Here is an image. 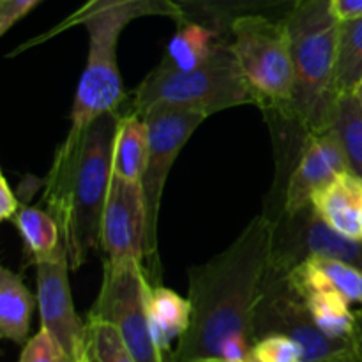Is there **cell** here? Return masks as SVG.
Returning a JSON list of instances; mask_svg holds the SVG:
<instances>
[{
	"instance_id": "32",
	"label": "cell",
	"mask_w": 362,
	"mask_h": 362,
	"mask_svg": "<svg viewBox=\"0 0 362 362\" xmlns=\"http://www.w3.org/2000/svg\"><path fill=\"white\" fill-rule=\"evenodd\" d=\"M191 362H235V361H228L225 357H200V359H194Z\"/></svg>"
},
{
	"instance_id": "11",
	"label": "cell",
	"mask_w": 362,
	"mask_h": 362,
	"mask_svg": "<svg viewBox=\"0 0 362 362\" xmlns=\"http://www.w3.org/2000/svg\"><path fill=\"white\" fill-rule=\"evenodd\" d=\"M350 172L343 145L332 127L308 133L303 141L297 161L290 170L279 194L272 200L279 202V214H296L311 205L315 194L334 182L339 175ZM271 218V219H274Z\"/></svg>"
},
{
	"instance_id": "23",
	"label": "cell",
	"mask_w": 362,
	"mask_h": 362,
	"mask_svg": "<svg viewBox=\"0 0 362 362\" xmlns=\"http://www.w3.org/2000/svg\"><path fill=\"white\" fill-rule=\"evenodd\" d=\"M331 127L341 141L350 172L362 179V106L356 94L339 95Z\"/></svg>"
},
{
	"instance_id": "5",
	"label": "cell",
	"mask_w": 362,
	"mask_h": 362,
	"mask_svg": "<svg viewBox=\"0 0 362 362\" xmlns=\"http://www.w3.org/2000/svg\"><path fill=\"white\" fill-rule=\"evenodd\" d=\"M244 105H257V99L226 39L194 69L156 66L134 88L129 110L144 115L152 108H175L209 117Z\"/></svg>"
},
{
	"instance_id": "24",
	"label": "cell",
	"mask_w": 362,
	"mask_h": 362,
	"mask_svg": "<svg viewBox=\"0 0 362 362\" xmlns=\"http://www.w3.org/2000/svg\"><path fill=\"white\" fill-rule=\"evenodd\" d=\"M87 356L92 362H136L119 329L94 318H87Z\"/></svg>"
},
{
	"instance_id": "18",
	"label": "cell",
	"mask_w": 362,
	"mask_h": 362,
	"mask_svg": "<svg viewBox=\"0 0 362 362\" xmlns=\"http://www.w3.org/2000/svg\"><path fill=\"white\" fill-rule=\"evenodd\" d=\"M226 35L198 21L182 20L177 23L175 34L166 45L161 66L175 71H189L207 62Z\"/></svg>"
},
{
	"instance_id": "7",
	"label": "cell",
	"mask_w": 362,
	"mask_h": 362,
	"mask_svg": "<svg viewBox=\"0 0 362 362\" xmlns=\"http://www.w3.org/2000/svg\"><path fill=\"white\" fill-rule=\"evenodd\" d=\"M283 334L303 349V362H357L354 339H332L320 331L288 272L267 269L253 315V343Z\"/></svg>"
},
{
	"instance_id": "4",
	"label": "cell",
	"mask_w": 362,
	"mask_h": 362,
	"mask_svg": "<svg viewBox=\"0 0 362 362\" xmlns=\"http://www.w3.org/2000/svg\"><path fill=\"white\" fill-rule=\"evenodd\" d=\"M292 42V117L304 133L331 127L336 103L339 18L332 0H300L285 18Z\"/></svg>"
},
{
	"instance_id": "31",
	"label": "cell",
	"mask_w": 362,
	"mask_h": 362,
	"mask_svg": "<svg viewBox=\"0 0 362 362\" xmlns=\"http://www.w3.org/2000/svg\"><path fill=\"white\" fill-rule=\"evenodd\" d=\"M354 349H356V361L362 362V306L356 311V331H354Z\"/></svg>"
},
{
	"instance_id": "26",
	"label": "cell",
	"mask_w": 362,
	"mask_h": 362,
	"mask_svg": "<svg viewBox=\"0 0 362 362\" xmlns=\"http://www.w3.org/2000/svg\"><path fill=\"white\" fill-rule=\"evenodd\" d=\"M251 356L260 362H303V349L288 336L269 334L253 343Z\"/></svg>"
},
{
	"instance_id": "28",
	"label": "cell",
	"mask_w": 362,
	"mask_h": 362,
	"mask_svg": "<svg viewBox=\"0 0 362 362\" xmlns=\"http://www.w3.org/2000/svg\"><path fill=\"white\" fill-rule=\"evenodd\" d=\"M42 0H0V34H6Z\"/></svg>"
},
{
	"instance_id": "15",
	"label": "cell",
	"mask_w": 362,
	"mask_h": 362,
	"mask_svg": "<svg viewBox=\"0 0 362 362\" xmlns=\"http://www.w3.org/2000/svg\"><path fill=\"white\" fill-rule=\"evenodd\" d=\"M182 20L198 21L230 37L232 23L244 16L285 20L300 0H175Z\"/></svg>"
},
{
	"instance_id": "14",
	"label": "cell",
	"mask_w": 362,
	"mask_h": 362,
	"mask_svg": "<svg viewBox=\"0 0 362 362\" xmlns=\"http://www.w3.org/2000/svg\"><path fill=\"white\" fill-rule=\"evenodd\" d=\"M293 283L303 296L315 324L324 334L332 339H352L356 331V311L350 310V303L329 285L313 262L306 258L288 272Z\"/></svg>"
},
{
	"instance_id": "1",
	"label": "cell",
	"mask_w": 362,
	"mask_h": 362,
	"mask_svg": "<svg viewBox=\"0 0 362 362\" xmlns=\"http://www.w3.org/2000/svg\"><path fill=\"white\" fill-rule=\"evenodd\" d=\"M274 221L265 212L221 253L189 276L191 322L170 362L225 357L246 362L253 346V315L271 260Z\"/></svg>"
},
{
	"instance_id": "9",
	"label": "cell",
	"mask_w": 362,
	"mask_h": 362,
	"mask_svg": "<svg viewBox=\"0 0 362 362\" xmlns=\"http://www.w3.org/2000/svg\"><path fill=\"white\" fill-rule=\"evenodd\" d=\"M148 126V158L141 175L145 207L148 219V269L151 281L161 279V262L158 255V223L163 191L177 156L191 138V134L204 124L207 115L175 108H152L141 115Z\"/></svg>"
},
{
	"instance_id": "29",
	"label": "cell",
	"mask_w": 362,
	"mask_h": 362,
	"mask_svg": "<svg viewBox=\"0 0 362 362\" xmlns=\"http://www.w3.org/2000/svg\"><path fill=\"white\" fill-rule=\"evenodd\" d=\"M21 204L18 202L16 194H14L13 187L9 186V180L6 177H0V219L2 221H9L16 216L20 211Z\"/></svg>"
},
{
	"instance_id": "6",
	"label": "cell",
	"mask_w": 362,
	"mask_h": 362,
	"mask_svg": "<svg viewBox=\"0 0 362 362\" xmlns=\"http://www.w3.org/2000/svg\"><path fill=\"white\" fill-rule=\"evenodd\" d=\"M230 46L267 122L297 126L292 117V42L285 20L239 18L230 28Z\"/></svg>"
},
{
	"instance_id": "35",
	"label": "cell",
	"mask_w": 362,
	"mask_h": 362,
	"mask_svg": "<svg viewBox=\"0 0 362 362\" xmlns=\"http://www.w3.org/2000/svg\"><path fill=\"white\" fill-rule=\"evenodd\" d=\"M76 362H88V359H87V352H85V357L81 361H76Z\"/></svg>"
},
{
	"instance_id": "21",
	"label": "cell",
	"mask_w": 362,
	"mask_h": 362,
	"mask_svg": "<svg viewBox=\"0 0 362 362\" xmlns=\"http://www.w3.org/2000/svg\"><path fill=\"white\" fill-rule=\"evenodd\" d=\"M13 223L20 232L25 253L30 257L32 264L52 260L60 251L66 250L59 223L49 211L21 205Z\"/></svg>"
},
{
	"instance_id": "30",
	"label": "cell",
	"mask_w": 362,
	"mask_h": 362,
	"mask_svg": "<svg viewBox=\"0 0 362 362\" xmlns=\"http://www.w3.org/2000/svg\"><path fill=\"white\" fill-rule=\"evenodd\" d=\"M339 20L362 16V0H332Z\"/></svg>"
},
{
	"instance_id": "3",
	"label": "cell",
	"mask_w": 362,
	"mask_h": 362,
	"mask_svg": "<svg viewBox=\"0 0 362 362\" xmlns=\"http://www.w3.org/2000/svg\"><path fill=\"white\" fill-rule=\"evenodd\" d=\"M141 16H166L182 21L175 0H87L59 28L83 25L88 34L85 69L78 81L69 131H81L95 119L119 112L126 101L117 62V45L127 23Z\"/></svg>"
},
{
	"instance_id": "16",
	"label": "cell",
	"mask_w": 362,
	"mask_h": 362,
	"mask_svg": "<svg viewBox=\"0 0 362 362\" xmlns=\"http://www.w3.org/2000/svg\"><path fill=\"white\" fill-rule=\"evenodd\" d=\"M317 214L350 239L362 240V179L346 172L311 200Z\"/></svg>"
},
{
	"instance_id": "19",
	"label": "cell",
	"mask_w": 362,
	"mask_h": 362,
	"mask_svg": "<svg viewBox=\"0 0 362 362\" xmlns=\"http://www.w3.org/2000/svg\"><path fill=\"white\" fill-rule=\"evenodd\" d=\"M148 158V126L140 113L120 112L113 141V175L140 182Z\"/></svg>"
},
{
	"instance_id": "2",
	"label": "cell",
	"mask_w": 362,
	"mask_h": 362,
	"mask_svg": "<svg viewBox=\"0 0 362 362\" xmlns=\"http://www.w3.org/2000/svg\"><path fill=\"white\" fill-rule=\"evenodd\" d=\"M119 119L120 110L105 113L85 129L69 131L45 179L46 207L60 226L71 271L80 269L101 247Z\"/></svg>"
},
{
	"instance_id": "34",
	"label": "cell",
	"mask_w": 362,
	"mask_h": 362,
	"mask_svg": "<svg viewBox=\"0 0 362 362\" xmlns=\"http://www.w3.org/2000/svg\"><path fill=\"white\" fill-rule=\"evenodd\" d=\"M246 362H260V361H257V359H255V357L251 356V354H250V357H247V361H246Z\"/></svg>"
},
{
	"instance_id": "27",
	"label": "cell",
	"mask_w": 362,
	"mask_h": 362,
	"mask_svg": "<svg viewBox=\"0 0 362 362\" xmlns=\"http://www.w3.org/2000/svg\"><path fill=\"white\" fill-rule=\"evenodd\" d=\"M20 362H71L57 339L41 327L21 350Z\"/></svg>"
},
{
	"instance_id": "12",
	"label": "cell",
	"mask_w": 362,
	"mask_h": 362,
	"mask_svg": "<svg viewBox=\"0 0 362 362\" xmlns=\"http://www.w3.org/2000/svg\"><path fill=\"white\" fill-rule=\"evenodd\" d=\"M34 265L41 327L57 339L71 362L81 361L87 352V322L83 324L74 310L67 251Z\"/></svg>"
},
{
	"instance_id": "20",
	"label": "cell",
	"mask_w": 362,
	"mask_h": 362,
	"mask_svg": "<svg viewBox=\"0 0 362 362\" xmlns=\"http://www.w3.org/2000/svg\"><path fill=\"white\" fill-rule=\"evenodd\" d=\"M34 293L27 288L18 272L2 265L0 269V334L4 339L25 345L28 341Z\"/></svg>"
},
{
	"instance_id": "22",
	"label": "cell",
	"mask_w": 362,
	"mask_h": 362,
	"mask_svg": "<svg viewBox=\"0 0 362 362\" xmlns=\"http://www.w3.org/2000/svg\"><path fill=\"white\" fill-rule=\"evenodd\" d=\"M362 83V16L339 20L336 52V92L356 94Z\"/></svg>"
},
{
	"instance_id": "36",
	"label": "cell",
	"mask_w": 362,
	"mask_h": 362,
	"mask_svg": "<svg viewBox=\"0 0 362 362\" xmlns=\"http://www.w3.org/2000/svg\"><path fill=\"white\" fill-rule=\"evenodd\" d=\"M87 359H88V356H87ZM88 362H92V361H90V359H88Z\"/></svg>"
},
{
	"instance_id": "13",
	"label": "cell",
	"mask_w": 362,
	"mask_h": 362,
	"mask_svg": "<svg viewBox=\"0 0 362 362\" xmlns=\"http://www.w3.org/2000/svg\"><path fill=\"white\" fill-rule=\"evenodd\" d=\"M101 250L113 264L147 260L148 219L141 182L112 177L103 212Z\"/></svg>"
},
{
	"instance_id": "17",
	"label": "cell",
	"mask_w": 362,
	"mask_h": 362,
	"mask_svg": "<svg viewBox=\"0 0 362 362\" xmlns=\"http://www.w3.org/2000/svg\"><path fill=\"white\" fill-rule=\"evenodd\" d=\"M147 313L156 345L163 354L172 352V343L179 341L191 322V303L173 290L151 283L147 292Z\"/></svg>"
},
{
	"instance_id": "8",
	"label": "cell",
	"mask_w": 362,
	"mask_h": 362,
	"mask_svg": "<svg viewBox=\"0 0 362 362\" xmlns=\"http://www.w3.org/2000/svg\"><path fill=\"white\" fill-rule=\"evenodd\" d=\"M144 262H105L103 283L88 318L115 325L136 362H166L156 345L147 313V292L151 286Z\"/></svg>"
},
{
	"instance_id": "10",
	"label": "cell",
	"mask_w": 362,
	"mask_h": 362,
	"mask_svg": "<svg viewBox=\"0 0 362 362\" xmlns=\"http://www.w3.org/2000/svg\"><path fill=\"white\" fill-rule=\"evenodd\" d=\"M274 221L269 267L290 272L310 257L331 258L362 271V240L350 239L329 226L313 205L296 214H279Z\"/></svg>"
},
{
	"instance_id": "33",
	"label": "cell",
	"mask_w": 362,
	"mask_h": 362,
	"mask_svg": "<svg viewBox=\"0 0 362 362\" xmlns=\"http://www.w3.org/2000/svg\"><path fill=\"white\" fill-rule=\"evenodd\" d=\"M356 95H357V99H359V103H361V106H362V83L359 85V87H357Z\"/></svg>"
},
{
	"instance_id": "25",
	"label": "cell",
	"mask_w": 362,
	"mask_h": 362,
	"mask_svg": "<svg viewBox=\"0 0 362 362\" xmlns=\"http://www.w3.org/2000/svg\"><path fill=\"white\" fill-rule=\"evenodd\" d=\"M310 260L327 279L329 285L334 286L350 304L362 306V271L359 267H354L341 260L322 257H310Z\"/></svg>"
}]
</instances>
